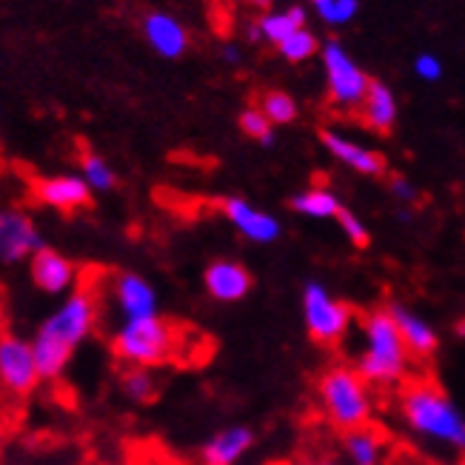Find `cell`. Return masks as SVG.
<instances>
[{"label": "cell", "instance_id": "cell-1", "mask_svg": "<svg viewBox=\"0 0 465 465\" xmlns=\"http://www.w3.org/2000/svg\"><path fill=\"white\" fill-rule=\"evenodd\" d=\"M97 317H100V300L97 292L86 282L66 294V300L40 322L35 337H32V351L37 362V374L40 382H54L64 377L69 369L72 354L80 342H86L92 331L97 329Z\"/></svg>", "mask_w": 465, "mask_h": 465}, {"label": "cell", "instance_id": "cell-2", "mask_svg": "<svg viewBox=\"0 0 465 465\" xmlns=\"http://www.w3.org/2000/svg\"><path fill=\"white\" fill-rule=\"evenodd\" d=\"M400 414L417 437L465 457V414L434 382H409L400 391Z\"/></svg>", "mask_w": 465, "mask_h": 465}, {"label": "cell", "instance_id": "cell-3", "mask_svg": "<svg viewBox=\"0 0 465 465\" xmlns=\"http://www.w3.org/2000/svg\"><path fill=\"white\" fill-rule=\"evenodd\" d=\"M362 349L354 360V371L369 386L391 389L409 380L411 354L402 342L394 320L386 309H374L362 317Z\"/></svg>", "mask_w": 465, "mask_h": 465}, {"label": "cell", "instance_id": "cell-4", "mask_svg": "<svg viewBox=\"0 0 465 465\" xmlns=\"http://www.w3.org/2000/svg\"><path fill=\"white\" fill-rule=\"evenodd\" d=\"M183 329L166 317H146L120 322V329L112 334L109 346L117 362L140 369L169 366L183 351Z\"/></svg>", "mask_w": 465, "mask_h": 465}, {"label": "cell", "instance_id": "cell-5", "mask_svg": "<svg viewBox=\"0 0 465 465\" xmlns=\"http://www.w3.org/2000/svg\"><path fill=\"white\" fill-rule=\"evenodd\" d=\"M317 389L322 411H326L329 422L337 431L349 434L354 429L371 426L374 400L369 391V382L354 371V366H331L320 377Z\"/></svg>", "mask_w": 465, "mask_h": 465}, {"label": "cell", "instance_id": "cell-6", "mask_svg": "<svg viewBox=\"0 0 465 465\" xmlns=\"http://www.w3.org/2000/svg\"><path fill=\"white\" fill-rule=\"evenodd\" d=\"M354 312L349 302L337 300L322 282L309 280L302 286V322L309 337L322 349H334L346 340Z\"/></svg>", "mask_w": 465, "mask_h": 465}, {"label": "cell", "instance_id": "cell-7", "mask_svg": "<svg viewBox=\"0 0 465 465\" xmlns=\"http://www.w3.org/2000/svg\"><path fill=\"white\" fill-rule=\"evenodd\" d=\"M40 386L37 362L32 340L20 337L9 329H0V389L24 400Z\"/></svg>", "mask_w": 465, "mask_h": 465}, {"label": "cell", "instance_id": "cell-8", "mask_svg": "<svg viewBox=\"0 0 465 465\" xmlns=\"http://www.w3.org/2000/svg\"><path fill=\"white\" fill-rule=\"evenodd\" d=\"M322 60H326V74H329V97L340 109H354L362 106L366 92L371 86L369 74L354 66V60L346 54L340 44H329L322 49Z\"/></svg>", "mask_w": 465, "mask_h": 465}, {"label": "cell", "instance_id": "cell-9", "mask_svg": "<svg viewBox=\"0 0 465 465\" xmlns=\"http://www.w3.org/2000/svg\"><path fill=\"white\" fill-rule=\"evenodd\" d=\"M40 249H46V242L35 220L17 206H0V262L17 266L32 260Z\"/></svg>", "mask_w": 465, "mask_h": 465}, {"label": "cell", "instance_id": "cell-10", "mask_svg": "<svg viewBox=\"0 0 465 465\" xmlns=\"http://www.w3.org/2000/svg\"><path fill=\"white\" fill-rule=\"evenodd\" d=\"M112 306L117 309L120 320H146L160 314V300L152 282L137 272H114L109 277Z\"/></svg>", "mask_w": 465, "mask_h": 465}, {"label": "cell", "instance_id": "cell-11", "mask_svg": "<svg viewBox=\"0 0 465 465\" xmlns=\"http://www.w3.org/2000/svg\"><path fill=\"white\" fill-rule=\"evenodd\" d=\"M29 274L37 292H44L49 297L72 294L80 286V269L74 266V260L66 254H60L57 249H40L29 260Z\"/></svg>", "mask_w": 465, "mask_h": 465}, {"label": "cell", "instance_id": "cell-12", "mask_svg": "<svg viewBox=\"0 0 465 465\" xmlns=\"http://www.w3.org/2000/svg\"><path fill=\"white\" fill-rule=\"evenodd\" d=\"M220 212L242 237L260 242V246H269V242H274L282 234V226L274 214H269L266 209H257L242 197H223L220 200Z\"/></svg>", "mask_w": 465, "mask_h": 465}, {"label": "cell", "instance_id": "cell-13", "mask_svg": "<svg viewBox=\"0 0 465 465\" xmlns=\"http://www.w3.org/2000/svg\"><path fill=\"white\" fill-rule=\"evenodd\" d=\"M32 194L40 206H49L57 212H80L92 206V189L80 174H54V177H37Z\"/></svg>", "mask_w": 465, "mask_h": 465}, {"label": "cell", "instance_id": "cell-14", "mask_svg": "<svg viewBox=\"0 0 465 465\" xmlns=\"http://www.w3.org/2000/svg\"><path fill=\"white\" fill-rule=\"evenodd\" d=\"M203 286H206L209 297L217 302H240L254 289V277L242 262L229 260V257H217L203 272Z\"/></svg>", "mask_w": 465, "mask_h": 465}, {"label": "cell", "instance_id": "cell-15", "mask_svg": "<svg viewBox=\"0 0 465 465\" xmlns=\"http://www.w3.org/2000/svg\"><path fill=\"white\" fill-rule=\"evenodd\" d=\"M386 312L391 314L394 326H397L402 342H406L411 360H431L437 354L440 334H437V329L431 326L426 317L411 312L409 306H402L400 300H391L389 306H386Z\"/></svg>", "mask_w": 465, "mask_h": 465}, {"label": "cell", "instance_id": "cell-16", "mask_svg": "<svg viewBox=\"0 0 465 465\" xmlns=\"http://www.w3.org/2000/svg\"><path fill=\"white\" fill-rule=\"evenodd\" d=\"M254 431L249 426H229L212 434L203 446H200L197 457L200 465H234L246 457L254 446Z\"/></svg>", "mask_w": 465, "mask_h": 465}, {"label": "cell", "instance_id": "cell-17", "mask_svg": "<svg viewBox=\"0 0 465 465\" xmlns=\"http://www.w3.org/2000/svg\"><path fill=\"white\" fill-rule=\"evenodd\" d=\"M320 140H322V146H326L340 163H346L349 169H354L360 174H369V177L386 174V157H382L380 152H371V149L360 146V143H354V140L342 137L337 132H329V129L320 132Z\"/></svg>", "mask_w": 465, "mask_h": 465}, {"label": "cell", "instance_id": "cell-18", "mask_svg": "<svg viewBox=\"0 0 465 465\" xmlns=\"http://www.w3.org/2000/svg\"><path fill=\"white\" fill-rule=\"evenodd\" d=\"M143 35L149 40V46L160 54V57H180L189 46V35L186 29L177 24L172 15H163V12H154L143 20Z\"/></svg>", "mask_w": 465, "mask_h": 465}, {"label": "cell", "instance_id": "cell-19", "mask_svg": "<svg viewBox=\"0 0 465 465\" xmlns=\"http://www.w3.org/2000/svg\"><path fill=\"white\" fill-rule=\"evenodd\" d=\"M362 117H366V126L380 132V134H389L394 129V120H397V100L391 94V89L380 80H371V86L366 92V100H362Z\"/></svg>", "mask_w": 465, "mask_h": 465}, {"label": "cell", "instance_id": "cell-20", "mask_svg": "<svg viewBox=\"0 0 465 465\" xmlns=\"http://www.w3.org/2000/svg\"><path fill=\"white\" fill-rule=\"evenodd\" d=\"M386 446H389L386 437L374 426H362V429L342 434V449H346V457L351 460V465H382Z\"/></svg>", "mask_w": 465, "mask_h": 465}, {"label": "cell", "instance_id": "cell-21", "mask_svg": "<svg viewBox=\"0 0 465 465\" xmlns=\"http://www.w3.org/2000/svg\"><path fill=\"white\" fill-rule=\"evenodd\" d=\"M289 209L312 220H337L342 203L331 189H306L289 200Z\"/></svg>", "mask_w": 465, "mask_h": 465}, {"label": "cell", "instance_id": "cell-22", "mask_svg": "<svg viewBox=\"0 0 465 465\" xmlns=\"http://www.w3.org/2000/svg\"><path fill=\"white\" fill-rule=\"evenodd\" d=\"M120 391H124L126 400L137 402V406H149V402L157 400L160 386H157V377L152 369H140V366H124L120 371Z\"/></svg>", "mask_w": 465, "mask_h": 465}, {"label": "cell", "instance_id": "cell-23", "mask_svg": "<svg viewBox=\"0 0 465 465\" xmlns=\"http://www.w3.org/2000/svg\"><path fill=\"white\" fill-rule=\"evenodd\" d=\"M80 177L86 180V186L92 189V194H104V192H112L117 186V174L114 169L106 163L100 154H84V160H80Z\"/></svg>", "mask_w": 465, "mask_h": 465}, {"label": "cell", "instance_id": "cell-24", "mask_svg": "<svg viewBox=\"0 0 465 465\" xmlns=\"http://www.w3.org/2000/svg\"><path fill=\"white\" fill-rule=\"evenodd\" d=\"M260 112L269 117L272 126H282V124H292L297 117V104L286 92H266L260 100Z\"/></svg>", "mask_w": 465, "mask_h": 465}, {"label": "cell", "instance_id": "cell-25", "mask_svg": "<svg viewBox=\"0 0 465 465\" xmlns=\"http://www.w3.org/2000/svg\"><path fill=\"white\" fill-rule=\"evenodd\" d=\"M240 129L242 134H249L252 140H260L262 146H274V126L269 124V117L260 109H246L240 114Z\"/></svg>", "mask_w": 465, "mask_h": 465}, {"label": "cell", "instance_id": "cell-26", "mask_svg": "<svg viewBox=\"0 0 465 465\" xmlns=\"http://www.w3.org/2000/svg\"><path fill=\"white\" fill-rule=\"evenodd\" d=\"M277 49H280V54H282V57L292 60V64H300V60H306L309 54H314L317 44H314L312 32L297 29L294 35H289L286 40H282V44H280Z\"/></svg>", "mask_w": 465, "mask_h": 465}, {"label": "cell", "instance_id": "cell-27", "mask_svg": "<svg viewBox=\"0 0 465 465\" xmlns=\"http://www.w3.org/2000/svg\"><path fill=\"white\" fill-rule=\"evenodd\" d=\"M337 223H340V229H342V234L349 237V242L354 249H366L369 242H371V234H369V226L362 223V220L354 214V212H349L346 206L340 209V214H337Z\"/></svg>", "mask_w": 465, "mask_h": 465}, {"label": "cell", "instance_id": "cell-28", "mask_svg": "<svg viewBox=\"0 0 465 465\" xmlns=\"http://www.w3.org/2000/svg\"><path fill=\"white\" fill-rule=\"evenodd\" d=\"M257 24H260V29H262V37H269L272 44H277V46H280L289 35L297 32L294 20H292L289 15H266V17H260Z\"/></svg>", "mask_w": 465, "mask_h": 465}, {"label": "cell", "instance_id": "cell-29", "mask_svg": "<svg viewBox=\"0 0 465 465\" xmlns=\"http://www.w3.org/2000/svg\"><path fill=\"white\" fill-rule=\"evenodd\" d=\"M317 12L329 24H346L357 15V0H326V4L317 6Z\"/></svg>", "mask_w": 465, "mask_h": 465}, {"label": "cell", "instance_id": "cell-30", "mask_svg": "<svg viewBox=\"0 0 465 465\" xmlns=\"http://www.w3.org/2000/svg\"><path fill=\"white\" fill-rule=\"evenodd\" d=\"M391 194L400 200V203H406V206H414L417 200H420L417 186L411 183V180H406V177H391Z\"/></svg>", "mask_w": 465, "mask_h": 465}, {"label": "cell", "instance_id": "cell-31", "mask_svg": "<svg viewBox=\"0 0 465 465\" xmlns=\"http://www.w3.org/2000/svg\"><path fill=\"white\" fill-rule=\"evenodd\" d=\"M414 66H417V74L422 80H440L442 77V64L434 54H420Z\"/></svg>", "mask_w": 465, "mask_h": 465}, {"label": "cell", "instance_id": "cell-32", "mask_svg": "<svg viewBox=\"0 0 465 465\" xmlns=\"http://www.w3.org/2000/svg\"><path fill=\"white\" fill-rule=\"evenodd\" d=\"M286 15H289V17L294 20V26H297V29H302V24H306V12H302L300 6H292V9H289Z\"/></svg>", "mask_w": 465, "mask_h": 465}, {"label": "cell", "instance_id": "cell-33", "mask_svg": "<svg viewBox=\"0 0 465 465\" xmlns=\"http://www.w3.org/2000/svg\"><path fill=\"white\" fill-rule=\"evenodd\" d=\"M294 465H337L334 460H326V457H309V460H300Z\"/></svg>", "mask_w": 465, "mask_h": 465}, {"label": "cell", "instance_id": "cell-34", "mask_svg": "<svg viewBox=\"0 0 465 465\" xmlns=\"http://www.w3.org/2000/svg\"><path fill=\"white\" fill-rule=\"evenodd\" d=\"M223 60H226V64H240V52L234 46H226L223 49Z\"/></svg>", "mask_w": 465, "mask_h": 465}, {"label": "cell", "instance_id": "cell-35", "mask_svg": "<svg viewBox=\"0 0 465 465\" xmlns=\"http://www.w3.org/2000/svg\"><path fill=\"white\" fill-rule=\"evenodd\" d=\"M260 37H262V29H260V24L249 26V40H260Z\"/></svg>", "mask_w": 465, "mask_h": 465}, {"label": "cell", "instance_id": "cell-36", "mask_svg": "<svg viewBox=\"0 0 465 465\" xmlns=\"http://www.w3.org/2000/svg\"><path fill=\"white\" fill-rule=\"evenodd\" d=\"M249 4H252V6H257V9H266V6L272 4V0H249Z\"/></svg>", "mask_w": 465, "mask_h": 465}, {"label": "cell", "instance_id": "cell-37", "mask_svg": "<svg viewBox=\"0 0 465 465\" xmlns=\"http://www.w3.org/2000/svg\"><path fill=\"white\" fill-rule=\"evenodd\" d=\"M0 446H4V426H0Z\"/></svg>", "mask_w": 465, "mask_h": 465}, {"label": "cell", "instance_id": "cell-38", "mask_svg": "<svg viewBox=\"0 0 465 465\" xmlns=\"http://www.w3.org/2000/svg\"><path fill=\"white\" fill-rule=\"evenodd\" d=\"M320 4H326V0H314V6H320Z\"/></svg>", "mask_w": 465, "mask_h": 465}, {"label": "cell", "instance_id": "cell-39", "mask_svg": "<svg viewBox=\"0 0 465 465\" xmlns=\"http://www.w3.org/2000/svg\"><path fill=\"white\" fill-rule=\"evenodd\" d=\"M462 465H465V457H462Z\"/></svg>", "mask_w": 465, "mask_h": 465}]
</instances>
